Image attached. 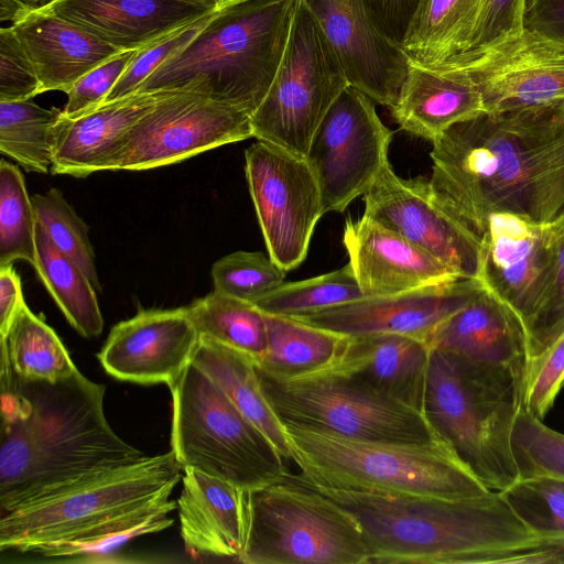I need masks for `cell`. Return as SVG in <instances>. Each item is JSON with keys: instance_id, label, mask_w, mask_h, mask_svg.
Instances as JSON below:
<instances>
[{"instance_id": "obj_1", "label": "cell", "mask_w": 564, "mask_h": 564, "mask_svg": "<svg viewBox=\"0 0 564 564\" xmlns=\"http://www.w3.org/2000/svg\"><path fill=\"white\" fill-rule=\"evenodd\" d=\"M432 143L430 195L479 248L491 213L538 224L564 218V97L484 111Z\"/></svg>"}, {"instance_id": "obj_2", "label": "cell", "mask_w": 564, "mask_h": 564, "mask_svg": "<svg viewBox=\"0 0 564 564\" xmlns=\"http://www.w3.org/2000/svg\"><path fill=\"white\" fill-rule=\"evenodd\" d=\"M105 393L79 370L56 382L23 378L1 343L0 516L145 456L109 425Z\"/></svg>"}, {"instance_id": "obj_3", "label": "cell", "mask_w": 564, "mask_h": 564, "mask_svg": "<svg viewBox=\"0 0 564 564\" xmlns=\"http://www.w3.org/2000/svg\"><path fill=\"white\" fill-rule=\"evenodd\" d=\"M302 479L356 519L368 564L558 563V549L542 543L497 491L445 499L338 489Z\"/></svg>"}, {"instance_id": "obj_4", "label": "cell", "mask_w": 564, "mask_h": 564, "mask_svg": "<svg viewBox=\"0 0 564 564\" xmlns=\"http://www.w3.org/2000/svg\"><path fill=\"white\" fill-rule=\"evenodd\" d=\"M297 0H249L216 11L138 93L192 91L250 116L275 77Z\"/></svg>"}, {"instance_id": "obj_5", "label": "cell", "mask_w": 564, "mask_h": 564, "mask_svg": "<svg viewBox=\"0 0 564 564\" xmlns=\"http://www.w3.org/2000/svg\"><path fill=\"white\" fill-rule=\"evenodd\" d=\"M525 378L430 348L423 414L440 440L489 490L519 479L511 433Z\"/></svg>"}, {"instance_id": "obj_6", "label": "cell", "mask_w": 564, "mask_h": 564, "mask_svg": "<svg viewBox=\"0 0 564 564\" xmlns=\"http://www.w3.org/2000/svg\"><path fill=\"white\" fill-rule=\"evenodd\" d=\"M299 475L321 486L468 499L489 491L443 442L364 441L284 423Z\"/></svg>"}, {"instance_id": "obj_7", "label": "cell", "mask_w": 564, "mask_h": 564, "mask_svg": "<svg viewBox=\"0 0 564 564\" xmlns=\"http://www.w3.org/2000/svg\"><path fill=\"white\" fill-rule=\"evenodd\" d=\"M172 392L171 451L193 468L242 490L282 481L288 463L224 390L191 362Z\"/></svg>"}, {"instance_id": "obj_8", "label": "cell", "mask_w": 564, "mask_h": 564, "mask_svg": "<svg viewBox=\"0 0 564 564\" xmlns=\"http://www.w3.org/2000/svg\"><path fill=\"white\" fill-rule=\"evenodd\" d=\"M245 564H368L356 519L297 474L243 490Z\"/></svg>"}, {"instance_id": "obj_9", "label": "cell", "mask_w": 564, "mask_h": 564, "mask_svg": "<svg viewBox=\"0 0 564 564\" xmlns=\"http://www.w3.org/2000/svg\"><path fill=\"white\" fill-rule=\"evenodd\" d=\"M183 467L174 453L101 470L0 516V551L30 553L138 507L170 498Z\"/></svg>"}, {"instance_id": "obj_10", "label": "cell", "mask_w": 564, "mask_h": 564, "mask_svg": "<svg viewBox=\"0 0 564 564\" xmlns=\"http://www.w3.org/2000/svg\"><path fill=\"white\" fill-rule=\"evenodd\" d=\"M262 391L282 424L341 436L397 443L442 442L424 414L350 377L328 370L280 380L256 367Z\"/></svg>"}, {"instance_id": "obj_11", "label": "cell", "mask_w": 564, "mask_h": 564, "mask_svg": "<svg viewBox=\"0 0 564 564\" xmlns=\"http://www.w3.org/2000/svg\"><path fill=\"white\" fill-rule=\"evenodd\" d=\"M349 85L318 21L297 0L275 77L251 115L253 138L305 158L324 116Z\"/></svg>"}, {"instance_id": "obj_12", "label": "cell", "mask_w": 564, "mask_h": 564, "mask_svg": "<svg viewBox=\"0 0 564 564\" xmlns=\"http://www.w3.org/2000/svg\"><path fill=\"white\" fill-rule=\"evenodd\" d=\"M253 137L251 116L197 93L173 91L132 126L102 171H144Z\"/></svg>"}, {"instance_id": "obj_13", "label": "cell", "mask_w": 564, "mask_h": 564, "mask_svg": "<svg viewBox=\"0 0 564 564\" xmlns=\"http://www.w3.org/2000/svg\"><path fill=\"white\" fill-rule=\"evenodd\" d=\"M367 95L347 86L317 127L305 159L321 191L323 210L344 212L389 162L393 132Z\"/></svg>"}, {"instance_id": "obj_14", "label": "cell", "mask_w": 564, "mask_h": 564, "mask_svg": "<svg viewBox=\"0 0 564 564\" xmlns=\"http://www.w3.org/2000/svg\"><path fill=\"white\" fill-rule=\"evenodd\" d=\"M245 173L269 257L291 271L324 215L317 180L304 156L259 140L245 151Z\"/></svg>"}, {"instance_id": "obj_15", "label": "cell", "mask_w": 564, "mask_h": 564, "mask_svg": "<svg viewBox=\"0 0 564 564\" xmlns=\"http://www.w3.org/2000/svg\"><path fill=\"white\" fill-rule=\"evenodd\" d=\"M427 68L468 82L486 112L519 110L564 97V45L525 29Z\"/></svg>"}, {"instance_id": "obj_16", "label": "cell", "mask_w": 564, "mask_h": 564, "mask_svg": "<svg viewBox=\"0 0 564 564\" xmlns=\"http://www.w3.org/2000/svg\"><path fill=\"white\" fill-rule=\"evenodd\" d=\"M552 264L550 224L509 212L488 216L476 278L511 307L527 335L544 305Z\"/></svg>"}, {"instance_id": "obj_17", "label": "cell", "mask_w": 564, "mask_h": 564, "mask_svg": "<svg viewBox=\"0 0 564 564\" xmlns=\"http://www.w3.org/2000/svg\"><path fill=\"white\" fill-rule=\"evenodd\" d=\"M364 215L395 231L463 278H476L478 245L432 199L427 180L399 177L388 162L362 195Z\"/></svg>"}, {"instance_id": "obj_18", "label": "cell", "mask_w": 564, "mask_h": 564, "mask_svg": "<svg viewBox=\"0 0 564 564\" xmlns=\"http://www.w3.org/2000/svg\"><path fill=\"white\" fill-rule=\"evenodd\" d=\"M484 290L485 285L477 278H459L392 295L365 296L291 318L344 337L390 333L426 343L441 323Z\"/></svg>"}, {"instance_id": "obj_19", "label": "cell", "mask_w": 564, "mask_h": 564, "mask_svg": "<svg viewBox=\"0 0 564 564\" xmlns=\"http://www.w3.org/2000/svg\"><path fill=\"white\" fill-rule=\"evenodd\" d=\"M198 341L186 307L141 310L111 328L97 358L120 381L171 389L192 362Z\"/></svg>"}, {"instance_id": "obj_20", "label": "cell", "mask_w": 564, "mask_h": 564, "mask_svg": "<svg viewBox=\"0 0 564 564\" xmlns=\"http://www.w3.org/2000/svg\"><path fill=\"white\" fill-rule=\"evenodd\" d=\"M314 14L350 86L389 109L411 64L403 48L370 15L365 0H303Z\"/></svg>"}, {"instance_id": "obj_21", "label": "cell", "mask_w": 564, "mask_h": 564, "mask_svg": "<svg viewBox=\"0 0 564 564\" xmlns=\"http://www.w3.org/2000/svg\"><path fill=\"white\" fill-rule=\"evenodd\" d=\"M343 243L364 296L392 295L463 278L365 215L346 221Z\"/></svg>"}, {"instance_id": "obj_22", "label": "cell", "mask_w": 564, "mask_h": 564, "mask_svg": "<svg viewBox=\"0 0 564 564\" xmlns=\"http://www.w3.org/2000/svg\"><path fill=\"white\" fill-rule=\"evenodd\" d=\"M43 7L120 51H139L218 11L200 0H51Z\"/></svg>"}, {"instance_id": "obj_23", "label": "cell", "mask_w": 564, "mask_h": 564, "mask_svg": "<svg viewBox=\"0 0 564 564\" xmlns=\"http://www.w3.org/2000/svg\"><path fill=\"white\" fill-rule=\"evenodd\" d=\"M426 344L468 361L525 378L529 343L519 316L495 293L485 290L441 323Z\"/></svg>"}, {"instance_id": "obj_24", "label": "cell", "mask_w": 564, "mask_h": 564, "mask_svg": "<svg viewBox=\"0 0 564 564\" xmlns=\"http://www.w3.org/2000/svg\"><path fill=\"white\" fill-rule=\"evenodd\" d=\"M429 345L390 333L346 337L335 361L323 370L358 380L423 413Z\"/></svg>"}, {"instance_id": "obj_25", "label": "cell", "mask_w": 564, "mask_h": 564, "mask_svg": "<svg viewBox=\"0 0 564 564\" xmlns=\"http://www.w3.org/2000/svg\"><path fill=\"white\" fill-rule=\"evenodd\" d=\"M41 83L42 93L65 94L86 73L120 51L43 6L11 23Z\"/></svg>"}, {"instance_id": "obj_26", "label": "cell", "mask_w": 564, "mask_h": 564, "mask_svg": "<svg viewBox=\"0 0 564 564\" xmlns=\"http://www.w3.org/2000/svg\"><path fill=\"white\" fill-rule=\"evenodd\" d=\"M172 93L131 94L76 118L62 112L53 128L51 172L86 177L102 171L123 134Z\"/></svg>"}, {"instance_id": "obj_27", "label": "cell", "mask_w": 564, "mask_h": 564, "mask_svg": "<svg viewBox=\"0 0 564 564\" xmlns=\"http://www.w3.org/2000/svg\"><path fill=\"white\" fill-rule=\"evenodd\" d=\"M183 471L176 501L186 551L238 561L245 540L243 490L193 468Z\"/></svg>"}, {"instance_id": "obj_28", "label": "cell", "mask_w": 564, "mask_h": 564, "mask_svg": "<svg viewBox=\"0 0 564 564\" xmlns=\"http://www.w3.org/2000/svg\"><path fill=\"white\" fill-rule=\"evenodd\" d=\"M390 110L403 131L431 142L453 124L485 111L468 82L414 62Z\"/></svg>"}, {"instance_id": "obj_29", "label": "cell", "mask_w": 564, "mask_h": 564, "mask_svg": "<svg viewBox=\"0 0 564 564\" xmlns=\"http://www.w3.org/2000/svg\"><path fill=\"white\" fill-rule=\"evenodd\" d=\"M192 362L208 375L240 412L265 434L288 464L295 465V456L284 425L262 391L251 358L231 347L199 336Z\"/></svg>"}, {"instance_id": "obj_30", "label": "cell", "mask_w": 564, "mask_h": 564, "mask_svg": "<svg viewBox=\"0 0 564 564\" xmlns=\"http://www.w3.org/2000/svg\"><path fill=\"white\" fill-rule=\"evenodd\" d=\"M177 509V501L169 498L126 511L97 524L80 530L56 543L37 547L28 554L42 558L99 562L111 555L128 541L170 528V514Z\"/></svg>"}, {"instance_id": "obj_31", "label": "cell", "mask_w": 564, "mask_h": 564, "mask_svg": "<svg viewBox=\"0 0 564 564\" xmlns=\"http://www.w3.org/2000/svg\"><path fill=\"white\" fill-rule=\"evenodd\" d=\"M268 347L256 365L263 373L290 380L330 366L345 343L344 336L286 316L265 314Z\"/></svg>"}, {"instance_id": "obj_32", "label": "cell", "mask_w": 564, "mask_h": 564, "mask_svg": "<svg viewBox=\"0 0 564 564\" xmlns=\"http://www.w3.org/2000/svg\"><path fill=\"white\" fill-rule=\"evenodd\" d=\"M34 270L79 335L90 338L101 334L104 318L96 289L77 263L55 247L39 224Z\"/></svg>"}, {"instance_id": "obj_33", "label": "cell", "mask_w": 564, "mask_h": 564, "mask_svg": "<svg viewBox=\"0 0 564 564\" xmlns=\"http://www.w3.org/2000/svg\"><path fill=\"white\" fill-rule=\"evenodd\" d=\"M477 0H421L401 47L411 62L437 65L465 50Z\"/></svg>"}, {"instance_id": "obj_34", "label": "cell", "mask_w": 564, "mask_h": 564, "mask_svg": "<svg viewBox=\"0 0 564 564\" xmlns=\"http://www.w3.org/2000/svg\"><path fill=\"white\" fill-rule=\"evenodd\" d=\"M186 308L199 336L231 347L254 364L264 356L268 347L265 315L254 304L214 290Z\"/></svg>"}, {"instance_id": "obj_35", "label": "cell", "mask_w": 564, "mask_h": 564, "mask_svg": "<svg viewBox=\"0 0 564 564\" xmlns=\"http://www.w3.org/2000/svg\"><path fill=\"white\" fill-rule=\"evenodd\" d=\"M14 372L23 378L56 382L72 377L75 367L62 340L24 303L6 337H0Z\"/></svg>"}, {"instance_id": "obj_36", "label": "cell", "mask_w": 564, "mask_h": 564, "mask_svg": "<svg viewBox=\"0 0 564 564\" xmlns=\"http://www.w3.org/2000/svg\"><path fill=\"white\" fill-rule=\"evenodd\" d=\"M63 109H45L31 100L0 101V151L26 172L52 167V134Z\"/></svg>"}, {"instance_id": "obj_37", "label": "cell", "mask_w": 564, "mask_h": 564, "mask_svg": "<svg viewBox=\"0 0 564 564\" xmlns=\"http://www.w3.org/2000/svg\"><path fill=\"white\" fill-rule=\"evenodd\" d=\"M365 297L350 263L297 282L282 283L253 303L265 314L295 317Z\"/></svg>"}, {"instance_id": "obj_38", "label": "cell", "mask_w": 564, "mask_h": 564, "mask_svg": "<svg viewBox=\"0 0 564 564\" xmlns=\"http://www.w3.org/2000/svg\"><path fill=\"white\" fill-rule=\"evenodd\" d=\"M36 217L24 176L17 165L0 163V267L17 260L36 265Z\"/></svg>"}, {"instance_id": "obj_39", "label": "cell", "mask_w": 564, "mask_h": 564, "mask_svg": "<svg viewBox=\"0 0 564 564\" xmlns=\"http://www.w3.org/2000/svg\"><path fill=\"white\" fill-rule=\"evenodd\" d=\"M500 494L542 543L564 549V479H518Z\"/></svg>"}, {"instance_id": "obj_40", "label": "cell", "mask_w": 564, "mask_h": 564, "mask_svg": "<svg viewBox=\"0 0 564 564\" xmlns=\"http://www.w3.org/2000/svg\"><path fill=\"white\" fill-rule=\"evenodd\" d=\"M37 224L63 253L84 271L96 291H101L95 254L85 221L57 188L31 196Z\"/></svg>"}, {"instance_id": "obj_41", "label": "cell", "mask_w": 564, "mask_h": 564, "mask_svg": "<svg viewBox=\"0 0 564 564\" xmlns=\"http://www.w3.org/2000/svg\"><path fill=\"white\" fill-rule=\"evenodd\" d=\"M511 448L519 479H564V434L523 406L514 421Z\"/></svg>"}, {"instance_id": "obj_42", "label": "cell", "mask_w": 564, "mask_h": 564, "mask_svg": "<svg viewBox=\"0 0 564 564\" xmlns=\"http://www.w3.org/2000/svg\"><path fill=\"white\" fill-rule=\"evenodd\" d=\"M285 273L258 251H235L212 267L214 290L252 304L282 284Z\"/></svg>"}, {"instance_id": "obj_43", "label": "cell", "mask_w": 564, "mask_h": 564, "mask_svg": "<svg viewBox=\"0 0 564 564\" xmlns=\"http://www.w3.org/2000/svg\"><path fill=\"white\" fill-rule=\"evenodd\" d=\"M552 274L542 310L528 332L529 358L542 351L564 330V218L550 224Z\"/></svg>"}, {"instance_id": "obj_44", "label": "cell", "mask_w": 564, "mask_h": 564, "mask_svg": "<svg viewBox=\"0 0 564 564\" xmlns=\"http://www.w3.org/2000/svg\"><path fill=\"white\" fill-rule=\"evenodd\" d=\"M564 382V330L547 347L528 360L523 408L544 420Z\"/></svg>"}, {"instance_id": "obj_45", "label": "cell", "mask_w": 564, "mask_h": 564, "mask_svg": "<svg viewBox=\"0 0 564 564\" xmlns=\"http://www.w3.org/2000/svg\"><path fill=\"white\" fill-rule=\"evenodd\" d=\"M215 13V12H214ZM214 13L205 15L171 33L161 41L139 50L118 79L104 104L134 94L140 85L167 58L188 44ZM102 104V105H104Z\"/></svg>"}, {"instance_id": "obj_46", "label": "cell", "mask_w": 564, "mask_h": 564, "mask_svg": "<svg viewBox=\"0 0 564 564\" xmlns=\"http://www.w3.org/2000/svg\"><path fill=\"white\" fill-rule=\"evenodd\" d=\"M525 3L527 0H477L473 24L462 53L486 47L520 33L524 29Z\"/></svg>"}, {"instance_id": "obj_47", "label": "cell", "mask_w": 564, "mask_h": 564, "mask_svg": "<svg viewBox=\"0 0 564 564\" xmlns=\"http://www.w3.org/2000/svg\"><path fill=\"white\" fill-rule=\"evenodd\" d=\"M42 94L37 74L12 26L0 29V101L30 100Z\"/></svg>"}, {"instance_id": "obj_48", "label": "cell", "mask_w": 564, "mask_h": 564, "mask_svg": "<svg viewBox=\"0 0 564 564\" xmlns=\"http://www.w3.org/2000/svg\"><path fill=\"white\" fill-rule=\"evenodd\" d=\"M137 52H120L80 77L66 94L63 115L76 118L101 106Z\"/></svg>"}, {"instance_id": "obj_49", "label": "cell", "mask_w": 564, "mask_h": 564, "mask_svg": "<svg viewBox=\"0 0 564 564\" xmlns=\"http://www.w3.org/2000/svg\"><path fill=\"white\" fill-rule=\"evenodd\" d=\"M378 26L401 46L421 0H365Z\"/></svg>"}, {"instance_id": "obj_50", "label": "cell", "mask_w": 564, "mask_h": 564, "mask_svg": "<svg viewBox=\"0 0 564 564\" xmlns=\"http://www.w3.org/2000/svg\"><path fill=\"white\" fill-rule=\"evenodd\" d=\"M523 28L564 45V0H527Z\"/></svg>"}, {"instance_id": "obj_51", "label": "cell", "mask_w": 564, "mask_h": 564, "mask_svg": "<svg viewBox=\"0 0 564 564\" xmlns=\"http://www.w3.org/2000/svg\"><path fill=\"white\" fill-rule=\"evenodd\" d=\"M25 303L19 274L12 264L0 267V337H6Z\"/></svg>"}, {"instance_id": "obj_52", "label": "cell", "mask_w": 564, "mask_h": 564, "mask_svg": "<svg viewBox=\"0 0 564 564\" xmlns=\"http://www.w3.org/2000/svg\"><path fill=\"white\" fill-rule=\"evenodd\" d=\"M32 7L25 0H0V20L13 23Z\"/></svg>"}, {"instance_id": "obj_53", "label": "cell", "mask_w": 564, "mask_h": 564, "mask_svg": "<svg viewBox=\"0 0 564 564\" xmlns=\"http://www.w3.org/2000/svg\"><path fill=\"white\" fill-rule=\"evenodd\" d=\"M200 1H204V2H207L212 6H214L217 10H221L224 8H227V7H230L234 4H238L241 2H246L249 0H200Z\"/></svg>"}, {"instance_id": "obj_54", "label": "cell", "mask_w": 564, "mask_h": 564, "mask_svg": "<svg viewBox=\"0 0 564 564\" xmlns=\"http://www.w3.org/2000/svg\"><path fill=\"white\" fill-rule=\"evenodd\" d=\"M563 388H564V382H563Z\"/></svg>"}]
</instances>
